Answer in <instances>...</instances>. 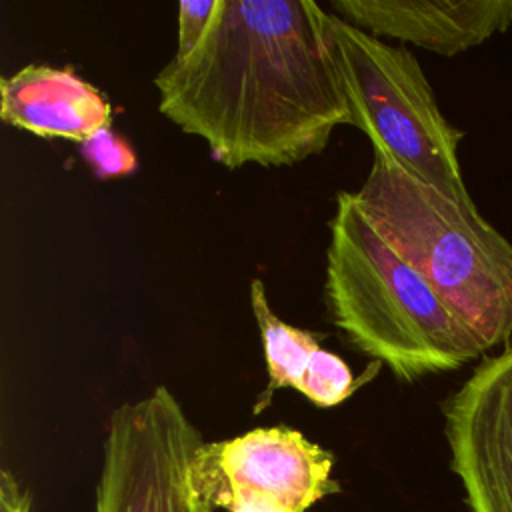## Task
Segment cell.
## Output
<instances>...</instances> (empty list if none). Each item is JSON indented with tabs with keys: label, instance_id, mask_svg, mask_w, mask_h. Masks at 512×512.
<instances>
[{
	"label": "cell",
	"instance_id": "cell-1",
	"mask_svg": "<svg viewBox=\"0 0 512 512\" xmlns=\"http://www.w3.org/2000/svg\"><path fill=\"white\" fill-rule=\"evenodd\" d=\"M322 16L312 0H218L198 46L156 74L158 110L226 168L320 154L350 124Z\"/></svg>",
	"mask_w": 512,
	"mask_h": 512
},
{
	"label": "cell",
	"instance_id": "cell-2",
	"mask_svg": "<svg viewBox=\"0 0 512 512\" xmlns=\"http://www.w3.org/2000/svg\"><path fill=\"white\" fill-rule=\"evenodd\" d=\"M324 304L346 342L400 382L456 370L484 354L472 330L376 230L356 192L328 222Z\"/></svg>",
	"mask_w": 512,
	"mask_h": 512
},
{
	"label": "cell",
	"instance_id": "cell-3",
	"mask_svg": "<svg viewBox=\"0 0 512 512\" xmlns=\"http://www.w3.org/2000/svg\"><path fill=\"white\" fill-rule=\"evenodd\" d=\"M356 198L392 248L472 330L484 352L512 336V244L476 204H458L374 152Z\"/></svg>",
	"mask_w": 512,
	"mask_h": 512
},
{
	"label": "cell",
	"instance_id": "cell-4",
	"mask_svg": "<svg viewBox=\"0 0 512 512\" xmlns=\"http://www.w3.org/2000/svg\"><path fill=\"white\" fill-rule=\"evenodd\" d=\"M322 26L350 126L366 134L374 152L454 202L472 206L458 160L462 132L444 118L414 54L326 10Z\"/></svg>",
	"mask_w": 512,
	"mask_h": 512
},
{
	"label": "cell",
	"instance_id": "cell-5",
	"mask_svg": "<svg viewBox=\"0 0 512 512\" xmlns=\"http://www.w3.org/2000/svg\"><path fill=\"white\" fill-rule=\"evenodd\" d=\"M202 432L164 384L108 418L96 512H216L192 488Z\"/></svg>",
	"mask_w": 512,
	"mask_h": 512
},
{
	"label": "cell",
	"instance_id": "cell-6",
	"mask_svg": "<svg viewBox=\"0 0 512 512\" xmlns=\"http://www.w3.org/2000/svg\"><path fill=\"white\" fill-rule=\"evenodd\" d=\"M334 454L278 424L206 442L190 464L194 492L226 512H308L338 494Z\"/></svg>",
	"mask_w": 512,
	"mask_h": 512
},
{
	"label": "cell",
	"instance_id": "cell-7",
	"mask_svg": "<svg viewBox=\"0 0 512 512\" xmlns=\"http://www.w3.org/2000/svg\"><path fill=\"white\" fill-rule=\"evenodd\" d=\"M450 466L472 512H512V346L446 398Z\"/></svg>",
	"mask_w": 512,
	"mask_h": 512
},
{
	"label": "cell",
	"instance_id": "cell-8",
	"mask_svg": "<svg viewBox=\"0 0 512 512\" xmlns=\"http://www.w3.org/2000/svg\"><path fill=\"white\" fill-rule=\"evenodd\" d=\"M332 14L376 38L454 56L512 26V0H330Z\"/></svg>",
	"mask_w": 512,
	"mask_h": 512
},
{
	"label": "cell",
	"instance_id": "cell-9",
	"mask_svg": "<svg viewBox=\"0 0 512 512\" xmlns=\"http://www.w3.org/2000/svg\"><path fill=\"white\" fill-rule=\"evenodd\" d=\"M0 118L36 136L80 144L110 126L112 108L104 94L72 68L28 64L0 78Z\"/></svg>",
	"mask_w": 512,
	"mask_h": 512
},
{
	"label": "cell",
	"instance_id": "cell-10",
	"mask_svg": "<svg viewBox=\"0 0 512 512\" xmlns=\"http://www.w3.org/2000/svg\"><path fill=\"white\" fill-rule=\"evenodd\" d=\"M250 308L260 330L268 372L266 388L252 408L254 414H260L270 404L276 390L286 386L298 392L302 390L306 372L322 348V338L310 330H302L280 320L268 304L264 282L260 278H252L250 282Z\"/></svg>",
	"mask_w": 512,
	"mask_h": 512
},
{
	"label": "cell",
	"instance_id": "cell-11",
	"mask_svg": "<svg viewBox=\"0 0 512 512\" xmlns=\"http://www.w3.org/2000/svg\"><path fill=\"white\" fill-rule=\"evenodd\" d=\"M380 368V362H370L368 370L354 376L350 366L338 354L320 348L306 372L300 394H304L318 408H332L342 404L362 384L372 380Z\"/></svg>",
	"mask_w": 512,
	"mask_h": 512
},
{
	"label": "cell",
	"instance_id": "cell-12",
	"mask_svg": "<svg viewBox=\"0 0 512 512\" xmlns=\"http://www.w3.org/2000/svg\"><path fill=\"white\" fill-rule=\"evenodd\" d=\"M78 150L84 162L102 180L128 176L136 170L134 150L110 126L100 128L90 138L80 142Z\"/></svg>",
	"mask_w": 512,
	"mask_h": 512
},
{
	"label": "cell",
	"instance_id": "cell-13",
	"mask_svg": "<svg viewBox=\"0 0 512 512\" xmlns=\"http://www.w3.org/2000/svg\"><path fill=\"white\" fill-rule=\"evenodd\" d=\"M218 0H182L178 2V40L172 58H184L202 40L206 28L212 22Z\"/></svg>",
	"mask_w": 512,
	"mask_h": 512
},
{
	"label": "cell",
	"instance_id": "cell-14",
	"mask_svg": "<svg viewBox=\"0 0 512 512\" xmlns=\"http://www.w3.org/2000/svg\"><path fill=\"white\" fill-rule=\"evenodd\" d=\"M0 512H32L30 492L6 468L0 472Z\"/></svg>",
	"mask_w": 512,
	"mask_h": 512
}]
</instances>
